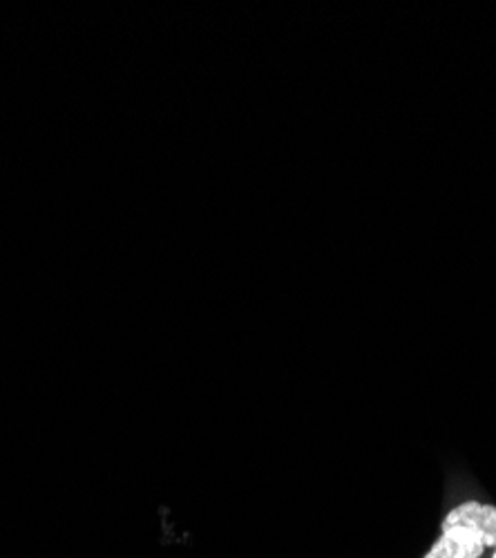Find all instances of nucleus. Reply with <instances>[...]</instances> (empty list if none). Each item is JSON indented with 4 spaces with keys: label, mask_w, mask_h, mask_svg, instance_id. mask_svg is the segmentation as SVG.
<instances>
[{
    "label": "nucleus",
    "mask_w": 496,
    "mask_h": 558,
    "mask_svg": "<svg viewBox=\"0 0 496 558\" xmlns=\"http://www.w3.org/2000/svg\"><path fill=\"white\" fill-rule=\"evenodd\" d=\"M440 525H463L474 530L485 547H496V505L481 502V500H465L452 507L443 517Z\"/></svg>",
    "instance_id": "obj_1"
},
{
    "label": "nucleus",
    "mask_w": 496,
    "mask_h": 558,
    "mask_svg": "<svg viewBox=\"0 0 496 558\" xmlns=\"http://www.w3.org/2000/svg\"><path fill=\"white\" fill-rule=\"evenodd\" d=\"M492 558H496V547H494V549H492Z\"/></svg>",
    "instance_id": "obj_3"
},
{
    "label": "nucleus",
    "mask_w": 496,
    "mask_h": 558,
    "mask_svg": "<svg viewBox=\"0 0 496 558\" xmlns=\"http://www.w3.org/2000/svg\"><path fill=\"white\" fill-rule=\"evenodd\" d=\"M483 538L463 525H440L438 538L423 558H481L485 554Z\"/></svg>",
    "instance_id": "obj_2"
}]
</instances>
